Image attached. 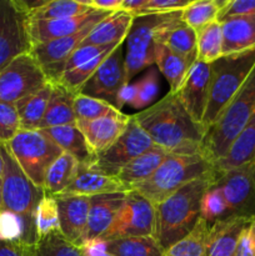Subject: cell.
Wrapping results in <instances>:
<instances>
[{"mask_svg":"<svg viewBox=\"0 0 255 256\" xmlns=\"http://www.w3.org/2000/svg\"><path fill=\"white\" fill-rule=\"evenodd\" d=\"M112 256H162L164 250L154 236L119 238L96 242Z\"/></svg>","mask_w":255,"mask_h":256,"instance_id":"1f68e13d","label":"cell"},{"mask_svg":"<svg viewBox=\"0 0 255 256\" xmlns=\"http://www.w3.org/2000/svg\"><path fill=\"white\" fill-rule=\"evenodd\" d=\"M75 95L76 94L69 92L58 82L52 84V96H50L49 104H48L46 112L42 118L39 130L76 124V118L74 112Z\"/></svg>","mask_w":255,"mask_h":256,"instance_id":"f1b7e54d","label":"cell"},{"mask_svg":"<svg viewBox=\"0 0 255 256\" xmlns=\"http://www.w3.org/2000/svg\"><path fill=\"white\" fill-rule=\"evenodd\" d=\"M210 78V64L195 62L188 72L182 86L175 92L188 114L202 125L209 102Z\"/></svg>","mask_w":255,"mask_h":256,"instance_id":"2e32d148","label":"cell"},{"mask_svg":"<svg viewBox=\"0 0 255 256\" xmlns=\"http://www.w3.org/2000/svg\"><path fill=\"white\" fill-rule=\"evenodd\" d=\"M222 56V30L219 22L196 32V62L212 64Z\"/></svg>","mask_w":255,"mask_h":256,"instance_id":"e575fe53","label":"cell"},{"mask_svg":"<svg viewBox=\"0 0 255 256\" xmlns=\"http://www.w3.org/2000/svg\"><path fill=\"white\" fill-rule=\"evenodd\" d=\"M79 162L68 152H62L49 166L44 179V192L50 195H59L64 192L76 175Z\"/></svg>","mask_w":255,"mask_h":256,"instance_id":"d6a6232c","label":"cell"},{"mask_svg":"<svg viewBox=\"0 0 255 256\" xmlns=\"http://www.w3.org/2000/svg\"><path fill=\"white\" fill-rule=\"evenodd\" d=\"M192 0H148L136 18L152 14H169L182 12Z\"/></svg>","mask_w":255,"mask_h":256,"instance_id":"ee69618b","label":"cell"},{"mask_svg":"<svg viewBox=\"0 0 255 256\" xmlns=\"http://www.w3.org/2000/svg\"><path fill=\"white\" fill-rule=\"evenodd\" d=\"M252 162H255V114L230 145L225 156L215 164V169L225 172Z\"/></svg>","mask_w":255,"mask_h":256,"instance_id":"484cf974","label":"cell"},{"mask_svg":"<svg viewBox=\"0 0 255 256\" xmlns=\"http://www.w3.org/2000/svg\"><path fill=\"white\" fill-rule=\"evenodd\" d=\"M174 14L175 12H169L134 18L129 34L125 39L126 54L124 56V65L128 84L138 72L155 64V32Z\"/></svg>","mask_w":255,"mask_h":256,"instance_id":"ba28073f","label":"cell"},{"mask_svg":"<svg viewBox=\"0 0 255 256\" xmlns=\"http://www.w3.org/2000/svg\"><path fill=\"white\" fill-rule=\"evenodd\" d=\"M129 122L130 115L118 112L89 122H76V125L92 152L98 155L112 146L122 136Z\"/></svg>","mask_w":255,"mask_h":256,"instance_id":"ac0fdd59","label":"cell"},{"mask_svg":"<svg viewBox=\"0 0 255 256\" xmlns=\"http://www.w3.org/2000/svg\"><path fill=\"white\" fill-rule=\"evenodd\" d=\"M36 256H84L82 248L68 242L60 232L49 235L35 245Z\"/></svg>","mask_w":255,"mask_h":256,"instance_id":"b9f144b4","label":"cell"},{"mask_svg":"<svg viewBox=\"0 0 255 256\" xmlns=\"http://www.w3.org/2000/svg\"><path fill=\"white\" fill-rule=\"evenodd\" d=\"M59 208L60 232L76 246H82L88 226L90 198L88 196H54Z\"/></svg>","mask_w":255,"mask_h":256,"instance_id":"ffe728a7","label":"cell"},{"mask_svg":"<svg viewBox=\"0 0 255 256\" xmlns=\"http://www.w3.org/2000/svg\"><path fill=\"white\" fill-rule=\"evenodd\" d=\"M32 48L29 18L19 0H0V72Z\"/></svg>","mask_w":255,"mask_h":256,"instance_id":"30bf717a","label":"cell"},{"mask_svg":"<svg viewBox=\"0 0 255 256\" xmlns=\"http://www.w3.org/2000/svg\"><path fill=\"white\" fill-rule=\"evenodd\" d=\"M129 190L118 180V178L109 176L100 172L95 164H79L76 175L72 184L59 195L52 196H96V195L128 192Z\"/></svg>","mask_w":255,"mask_h":256,"instance_id":"d6986e66","label":"cell"},{"mask_svg":"<svg viewBox=\"0 0 255 256\" xmlns=\"http://www.w3.org/2000/svg\"><path fill=\"white\" fill-rule=\"evenodd\" d=\"M95 25H90L74 35L50 40V42H42V44L32 45L30 54L35 58L38 64L40 65L48 82L52 84L59 82L65 72L68 60L70 59L72 52L82 45V42H84L85 38L89 35Z\"/></svg>","mask_w":255,"mask_h":256,"instance_id":"9a60e30c","label":"cell"},{"mask_svg":"<svg viewBox=\"0 0 255 256\" xmlns=\"http://www.w3.org/2000/svg\"><path fill=\"white\" fill-rule=\"evenodd\" d=\"M2 175H4V162H2V152H0V212H2Z\"/></svg>","mask_w":255,"mask_h":256,"instance_id":"816d5d0a","label":"cell"},{"mask_svg":"<svg viewBox=\"0 0 255 256\" xmlns=\"http://www.w3.org/2000/svg\"><path fill=\"white\" fill-rule=\"evenodd\" d=\"M22 130L15 104L0 102V142L8 144Z\"/></svg>","mask_w":255,"mask_h":256,"instance_id":"7bdbcfd3","label":"cell"},{"mask_svg":"<svg viewBox=\"0 0 255 256\" xmlns=\"http://www.w3.org/2000/svg\"><path fill=\"white\" fill-rule=\"evenodd\" d=\"M219 176L216 169L189 182L155 205V232L162 250L186 236L200 218V202L205 190Z\"/></svg>","mask_w":255,"mask_h":256,"instance_id":"7a4b0ae2","label":"cell"},{"mask_svg":"<svg viewBox=\"0 0 255 256\" xmlns=\"http://www.w3.org/2000/svg\"><path fill=\"white\" fill-rule=\"evenodd\" d=\"M52 84L48 82L36 92L24 98L15 104L22 130H39L52 96Z\"/></svg>","mask_w":255,"mask_h":256,"instance_id":"4dcf8cb0","label":"cell"},{"mask_svg":"<svg viewBox=\"0 0 255 256\" xmlns=\"http://www.w3.org/2000/svg\"><path fill=\"white\" fill-rule=\"evenodd\" d=\"M210 66L209 102L202 120L205 132L214 125L255 68V49L222 55Z\"/></svg>","mask_w":255,"mask_h":256,"instance_id":"8992f818","label":"cell"},{"mask_svg":"<svg viewBox=\"0 0 255 256\" xmlns=\"http://www.w3.org/2000/svg\"><path fill=\"white\" fill-rule=\"evenodd\" d=\"M250 219L230 216L212 222L210 225L204 256H235L240 232Z\"/></svg>","mask_w":255,"mask_h":256,"instance_id":"603a6c76","label":"cell"},{"mask_svg":"<svg viewBox=\"0 0 255 256\" xmlns=\"http://www.w3.org/2000/svg\"><path fill=\"white\" fill-rule=\"evenodd\" d=\"M212 170H215V165L202 154H169L152 176L134 185L130 190L139 192L156 205Z\"/></svg>","mask_w":255,"mask_h":256,"instance_id":"5b68a950","label":"cell"},{"mask_svg":"<svg viewBox=\"0 0 255 256\" xmlns=\"http://www.w3.org/2000/svg\"><path fill=\"white\" fill-rule=\"evenodd\" d=\"M152 142L169 154H202L205 129L195 122L178 96L168 92L162 99L132 115Z\"/></svg>","mask_w":255,"mask_h":256,"instance_id":"6da1fadb","label":"cell"},{"mask_svg":"<svg viewBox=\"0 0 255 256\" xmlns=\"http://www.w3.org/2000/svg\"><path fill=\"white\" fill-rule=\"evenodd\" d=\"M195 62L196 60L188 59V58L175 54L159 42L155 45V64L158 65L159 72L169 82V92H172V94H175L182 86L188 72Z\"/></svg>","mask_w":255,"mask_h":256,"instance_id":"f546056e","label":"cell"},{"mask_svg":"<svg viewBox=\"0 0 255 256\" xmlns=\"http://www.w3.org/2000/svg\"><path fill=\"white\" fill-rule=\"evenodd\" d=\"M134 16L125 12H112L109 16L98 22L89 32L82 45H104L122 44L130 32Z\"/></svg>","mask_w":255,"mask_h":256,"instance_id":"d4e9b609","label":"cell"},{"mask_svg":"<svg viewBox=\"0 0 255 256\" xmlns=\"http://www.w3.org/2000/svg\"><path fill=\"white\" fill-rule=\"evenodd\" d=\"M85 0H48L46 4L40 9L28 12L32 20H58L65 18L78 16L92 12Z\"/></svg>","mask_w":255,"mask_h":256,"instance_id":"8d00e7d4","label":"cell"},{"mask_svg":"<svg viewBox=\"0 0 255 256\" xmlns=\"http://www.w3.org/2000/svg\"><path fill=\"white\" fill-rule=\"evenodd\" d=\"M60 232L59 208L56 199L46 192L42 195L35 212V235L36 244L54 232Z\"/></svg>","mask_w":255,"mask_h":256,"instance_id":"74e56055","label":"cell"},{"mask_svg":"<svg viewBox=\"0 0 255 256\" xmlns=\"http://www.w3.org/2000/svg\"><path fill=\"white\" fill-rule=\"evenodd\" d=\"M42 132H44L62 152L74 156L79 164H95L96 155L92 152L76 124L49 128Z\"/></svg>","mask_w":255,"mask_h":256,"instance_id":"4316f807","label":"cell"},{"mask_svg":"<svg viewBox=\"0 0 255 256\" xmlns=\"http://www.w3.org/2000/svg\"><path fill=\"white\" fill-rule=\"evenodd\" d=\"M244 15H255V0H228L226 5L219 12L218 22Z\"/></svg>","mask_w":255,"mask_h":256,"instance_id":"f6af8a7d","label":"cell"},{"mask_svg":"<svg viewBox=\"0 0 255 256\" xmlns=\"http://www.w3.org/2000/svg\"><path fill=\"white\" fill-rule=\"evenodd\" d=\"M154 232L155 205L139 192L129 190L115 220L96 242L119 238L154 236Z\"/></svg>","mask_w":255,"mask_h":256,"instance_id":"9c48e42d","label":"cell"},{"mask_svg":"<svg viewBox=\"0 0 255 256\" xmlns=\"http://www.w3.org/2000/svg\"><path fill=\"white\" fill-rule=\"evenodd\" d=\"M0 256H36L34 245L22 240H8L0 238Z\"/></svg>","mask_w":255,"mask_h":256,"instance_id":"7dc6e473","label":"cell"},{"mask_svg":"<svg viewBox=\"0 0 255 256\" xmlns=\"http://www.w3.org/2000/svg\"><path fill=\"white\" fill-rule=\"evenodd\" d=\"M88 6L95 10H102V12H115L120 10L122 0H85Z\"/></svg>","mask_w":255,"mask_h":256,"instance_id":"c3c4849f","label":"cell"},{"mask_svg":"<svg viewBox=\"0 0 255 256\" xmlns=\"http://www.w3.org/2000/svg\"><path fill=\"white\" fill-rule=\"evenodd\" d=\"M126 84L124 54H122V48L120 45L98 68L92 76L85 82L80 92L88 95V96L104 100L112 105L115 109L119 110L118 109V98H119L122 89Z\"/></svg>","mask_w":255,"mask_h":256,"instance_id":"5bb4252c","label":"cell"},{"mask_svg":"<svg viewBox=\"0 0 255 256\" xmlns=\"http://www.w3.org/2000/svg\"><path fill=\"white\" fill-rule=\"evenodd\" d=\"M112 12L92 10L82 15L58 20L29 19V35L32 45L74 35L90 25H95L109 16Z\"/></svg>","mask_w":255,"mask_h":256,"instance_id":"e0dca14e","label":"cell"},{"mask_svg":"<svg viewBox=\"0 0 255 256\" xmlns=\"http://www.w3.org/2000/svg\"><path fill=\"white\" fill-rule=\"evenodd\" d=\"M155 42L162 44L180 56L196 60V32L182 20L178 12L155 32Z\"/></svg>","mask_w":255,"mask_h":256,"instance_id":"7402d4cb","label":"cell"},{"mask_svg":"<svg viewBox=\"0 0 255 256\" xmlns=\"http://www.w3.org/2000/svg\"><path fill=\"white\" fill-rule=\"evenodd\" d=\"M118 112L119 110H116L112 105L104 100L88 96L82 92L75 95L74 112L76 122H89V120L98 119V118L114 114Z\"/></svg>","mask_w":255,"mask_h":256,"instance_id":"f35d334b","label":"cell"},{"mask_svg":"<svg viewBox=\"0 0 255 256\" xmlns=\"http://www.w3.org/2000/svg\"><path fill=\"white\" fill-rule=\"evenodd\" d=\"M154 145L149 135L130 115V122L122 136L102 152L96 155L95 166L109 176H115L132 160Z\"/></svg>","mask_w":255,"mask_h":256,"instance_id":"4fadbf2b","label":"cell"},{"mask_svg":"<svg viewBox=\"0 0 255 256\" xmlns=\"http://www.w3.org/2000/svg\"><path fill=\"white\" fill-rule=\"evenodd\" d=\"M126 192L96 195L90 198L88 226L84 245L96 242L110 228L125 200ZM82 245V246H84Z\"/></svg>","mask_w":255,"mask_h":256,"instance_id":"44dd1931","label":"cell"},{"mask_svg":"<svg viewBox=\"0 0 255 256\" xmlns=\"http://www.w3.org/2000/svg\"><path fill=\"white\" fill-rule=\"evenodd\" d=\"M228 0H195L182 12V20L195 32L218 20Z\"/></svg>","mask_w":255,"mask_h":256,"instance_id":"d590c367","label":"cell"},{"mask_svg":"<svg viewBox=\"0 0 255 256\" xmlns=\"http://www.w3.org/2000/svg\"><path fill=\"white\" fill-rule=\"evenodd\" d=\"M254 114L255 68L214 125L205 132L202 154L212 164H216L225 156L230 145Z\"/></svg>","mask_w":255,"mask_h":256,"instance_id":"277c9868","label":"cell"},{"mask_svg":"<svg viewBox=\"0 0 255 256\" xmlns=\"http://www.w3.org/2000/svg\"><path fill=\"white\" fill-rule=\"evenodd\" d=\"M6 145L25 175L40 189H44L49 166L64 152L42 130H20Z\"/></svg>","mask_w":255,"mask_h":256,"instance_id":"52a82bcc","label":"cell"},{"mask_svg":"<svg viewBox=\"0 0 255 256\" xmlns=\"http://www.w3.org/2000/svg\"><path fill=\"white\" fill-rule=\"evenodd\" d=\"M0 152L4 162L2 189V212H10L20 220L22 228V242L35 246V212L45 192L25 175L6 144L0 142Z\"/></svg>","mask_w":255,"mask_h":256,"instance_id":"3957f363","label":"cell"},{"mask_svg":"<svg viewBox=\"0 0 255 256\" xmlns=\"http://www.w3.org/2000/svg\"><path fill=\"white\" fill-rule=\"evenodd\" d=\"M169 152L158 145H152L150 149L142 152L138 158L125 165L119 174L116 175L118 180L128 190L132 189L134 185L144 182L148 178L154 174L155 170L162 165V162L166 159Z\"/></svg>","mask_w":255,"mask_h":256,"instance_id":"83f0119b","label":"cell"},{"mask_svg":"<svg viewBox=\"0 0 255 256\" xmlns=\"http://www.w3.org/2000/svg\"><path fill=\"white\" fill-rule=\"evenodd\" d=\"M135 85H136V94H135V99L130 104L132 109L142 112L155 104L160 89L156 70L150 69L139 82H135Z\"/></svg>","mask_w":255,"mask_h":256,"instance_id":"60d3db41","label":"cell"},{"mask_svg":"<svg viewBox=\"0 0 255 256\" xmlns=\"http://www.w3.org/2000/svg\"><path fill=\"white\" fill-rule=\"evenodd\" d=\"M215 184L226 204L225 218H255V162L219 172Z\"/></svg>","mask_w":255,"mask_h":256,"instance_id":"7c38bea8","label":"cell"},{"mask_svg":"<svg viewBox=\"0 0 255 256\" xmlns=\"http://www.w3.org/2000/svg\"><path fill=\"white\" fill-rule=\"evenodd\" d=\"M219 22L222 30V55L255 49V15L229 18Z\"/></svg>","mask_w":255,"mask_h":256,"instance_id":"cb8c5ba5","label":"cell"},{"mask_svg":"<svg viewBox=\"0 0 255 256\" xmlns=\"http://www.w3.org/2000/svg\"><path fill=\"white\" fill-rule=\"evenodd\" d=\"M226 214V204L222 190L219 189L215 182L205 190L200 202V218L212 224L216 220L224 219Z\"/></svg>","mask_w":255,"mask_h":256,"instance_id":"ab89813d","label":"cell"},{"mask_svg":"<svg viewBox=\"0 0 255 256\" xmlns=\"http://www.w3.org/2000/svg\"><path fill=\"white\" fill-rule=\"evenodd\" d=\"M48 82L35 58L30 52L20 55L0 72V102L16 104Z\"/></svg>","mask_w":255,"mask_h":256,"instance_id":"8fae6325","label":"cell"},{"mask_svg":"<svg viewBox=\"0 0 255 256\" xmlns=\"http://www.w3.org/2000/svg\"><path fill=\"white\" fill-rule=\"evenodd\" d=\"M82 248V252L84 256H112L110 254H108L99 244L94 242V244H88L84 245V246H80Z\"/></svg>","mask_w":255,"mask_h":256,"instance_id":"f907efd6","label":"cell"},{"mask_svg":"<svg viewBox=\"0 0 255 256\" xmlns=\"http://www.w3.org/2000/svg\"><path fill=\"white\" fill-rule=\"evenodd\" d=\"M235 256H255V218H252L240 232Z\"/></svg>","mask_w":255,"mask_h":256,"instance_id":"bcb514c9","label":"cell"},{"mask_svg":"<svg viewBox=\"0 0 255 256\" xmlns=\"http://www.w3.org/2000/svg\"><path fill=\"white\" fill-rule=\"evenodd\" d=\"M210 225L206 220L199 218L194 229L186 236L164 250L162 256H204Z\"/></svg>","mask_w":255,"mask_h":256,"instance_id":"836d02e7","label":"cell"},{"mask_svg":"<svg viewBox=\"0 0 255 256\" xmlns=\"http://www.w3.org/2000/svg\"><path fill=\"white\" fill-rule=\"evenodd\" d=\"M146 2L148 0H122L119 12H125L136 18L138 14L142 12V8L145 6Z\"/></svg>","mask_w":255,"mask_h":256,"instance_id":"681fc988","label":"cell"}]
</instances>
